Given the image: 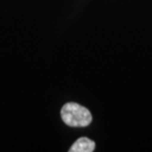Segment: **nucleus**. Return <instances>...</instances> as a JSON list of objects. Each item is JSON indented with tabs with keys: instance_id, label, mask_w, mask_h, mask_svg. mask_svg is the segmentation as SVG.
Wrapping results in <instances>:
<instances>
[{
	"instance_id": "obj_2",
	"label": "nucleus",
	"mask_w": 152,
	"mask_h": 152,
	"mask_svg": "<svg viewBox=\"0 0 152 152\" xmlns=\"http://www.w3.org/2000/svg\"><path fill=\"white\" fill-rule=\"evenodd\" d=\"M95 142L87 137L77 139L70 147L69 152H92L95 150Z\"/></svg>"
},
{
	"instance_id": "obj_1",
	"label": "nucleus",
	"mask_w": 152,
	"mask_h": 152,
	"mask_svg": "<svg viewBox=\"0 0 152 152\" xmlns=\"http://www.w3.org/2000/svg\"><path fill=\"white\" fill-rule=\"evenodd\" d=\"M61 118L63 123L69 126L83 127L89 126L92 121L90 111L77 103H67L62 107Z\"/></svg>"
}]
</instances>
